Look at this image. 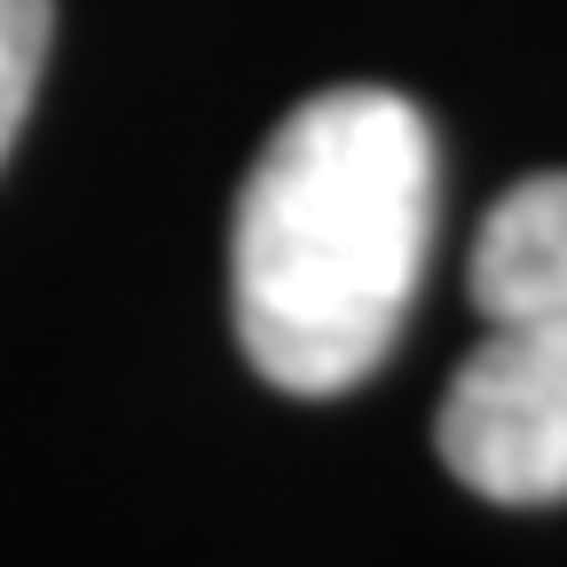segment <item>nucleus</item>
Masks as SVG:
<instances>
[{
	"instance_id": "obj_2",
	"label": "nucleus",
	"mask_w": 567,
	"mask_h": 567,
	"mask_svg": "<svg viewBox=\"0 0 567 567\" xmlns=\"http://www.w3.org/2000/svg\"><path fill=\"white\" fill-rule=\"evenodd\" d=\"M442 465L488 505H559L567 496V316L496 323L434 417Z\"/></svg>"
},
{
	"instance_id": "obj_1",
	"label": "nucleus",
	"mask_w": 567,
	"mask_h": 567,
	"mask_svg": "<svg viewBox=\"0 0 567 567\" xmlns=\"http://www.w3.org/2000/svg\"><path fill=\"white\" fill-rule=\"evenodd\" d=\"M434 245V126L394 87H323L268 134L237 197V339L284 394L363 386Z\"/></svg>"
},
{
	"instance_id": "obj_4",
	"label": "nucleus",
	"mask_w": 567,
	"mask_h": 567,
	"mask_svg": "<svg viewBox=\"0 0 567 567\" xmlns=\"http://www.w3.org/2000/svg\"><path fill=\"white\" fill-rule=\"evenodd\" d=\"M40 63H48V0H0V158L32 111Z\"/></svg>"
},
{
	"instance_id": "obj_3",
	"label": "nucleus",
	"mask_w": 567,
	"mask_h": 567,
	"mask_svg": "<svg viewBox=\"0 0 567 567\" xmlns=\"http://www.w3.org/2000/svg\"><path fill=\"white\" fill-rule=\"evenodd\" d=\"M473 308L488 323L567 316V174H528L488 205L473 245Z\"/></svg>"
}]
</instances>
